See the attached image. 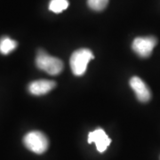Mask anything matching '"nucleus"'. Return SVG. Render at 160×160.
<instances>
[{
	"label": "nucleus",
	"mask_w": 160,
	"mask_h": 160,
	"mask_svg": "<svg viewBox=\"0 0 160 160\" xmlns=\"http://www.w3.org/2000/svg\"><path fill=\"white\" fill-rule=\"evenodd\" d=\"M36 64L38 69L52 76L60 74L63 69L62 62L58 58L49 55L44 50H39L38 52Z\"/></svg>",
	"instance_id": "obj_1"
},
{
	"label": "nucleus",
	"mask_w": 160,
	"mask_h": 160,
	"mask_svg": "<svg viewBox=\"0 0 160 160\" xmlns=\"http://www.w3.org/2000/svg\"><path fill=\"white\" fill-rule=\"evenodd\" d=\"M94 58L91 50L82 48L75 51L70 57V68L75 76H82L85 74L89 62Z\"/></svg>",
	"instance_id": "obj_2"
},
{
	"label": "nucleus",
	"mask_w": 160,
	"mask_h": 160,
	"mask_svg": "<svg viewBox=\"0 0 160 160\" xmlns=\"http://www.w3.org/2000/svg\"><path fill=\"white\" fill-rule=\"evenodd\" d=\"M23 143L27 149L36 154H43L49 146V141L46 134L39 131L28 132L23 138Z\"/></svg>",
	"instance_id": "obj_3"
},
{
	"label": "nucleus",
	"mask_w": 160,
	"mask_h": 160,
	"mask_svg": "<svg viewBox=\"0 0 160 160\" xmlns=\"http://www.w3.org/2000/svg\"><path fill=\"white\" fill-rule=\"evenodd\" d=\"M157 44L158 40L155 37H140L133 40L132 48L139 56L146 58L152 53Z\"/></svg>",
	"instance_id": "obj_4"
},
{
	"label": "nucleus",
	"mask_w": 160,
	"mask_h": 160,
	"mask_svg": "<svg viewBox=\"0 0 160 160\" xmlns=\"http://www.w3.org/2000/svg\"><path fill=\"white\" fill-rule=\"evenodd\" d=\"M95 143L96 148L99 152L102 153L109 146L111 142L110 138L102 128H98L88 134V143Z\"/></svg>",
	"instance_id": "obj_5"
},
{
	"label": "nucleus",
	"mask_w": 160,
	"mask_h": 160,
	"mask_svg": "<svg viewBox=\"0 0 160 160\" xmlns=\"http://www.w3.org/2000/svg\"><path fill=\"white\" fill-rule=\"evenodd\" d=\"M130 86L137 99L142 102H147L151 98V92L148 86L138 77H132L130 79Z\"/></svg>",
	"instance_id": "obj_6"
},
{
	"label": "nucleus",
	"mask_w": 160,
	"mask_h": 160,
	"mask_svg": "<svg viewBox=\"0 0 160 160\" xmlns=\"http://www.w3.org/2000/svg\"><path fill=\"white\" fill-rule=\"evenodd\" d=\"M56 86L52 80H37L29 85V92L33 95H43L52 90Z\"/></svg>",
	"instance_id": "obj_7"
},
{
	"label": "nucleus",
	"mask_w": 160,
	"mask_h": 160,
	"mask_svg": "<svg viewBox=\"0 0 160 160\" xmlns=\"http://www.w3.org/2000/svg\"><path fill=\"white\" fill-rule=\"evenodd\" d=\"M17 47V42L11 39L8 37H3L0 38V52L7 55Z\"/></svg>",
	"instance_id": "obj_8"
},
{
	"label": "nucleus",
	"mask_w": 160,
	"mask_h": 160,
	"mask_svg": "<svg viewBox=\"0 0 160 160\" xmlns=\"http://www.w3.org/2000/svg\"><path fill=\"white\" fill-rule=\"evenodd\" d=\"M69 6L68 0H51L49 3V10L55 13H60Z\"/></svg>",
	"instance_id": "obj_9"
},
{
	"label": "nucleus",
	"mask_w": 160,
	"mask_h": 160,
	"mask_svg": "<svg viewBox=\"0 0 160 160\" xmlns=\"http://www.w3.org/2000/svg\"><path fill=\"white\" fill-rule=\"evenodd\" d=\"M88 6L93 11H102L109 4V0H87Z\"/></svg>",
	"instance_id": "obj_10"
}]
</instances>
